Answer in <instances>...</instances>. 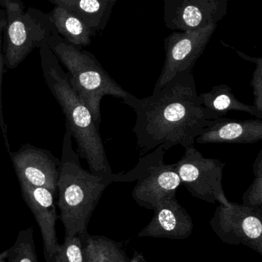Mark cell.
Returning a JSON list of instances; mask_svg holds the SVG:
<instances>
[{
	"label": "cell",
	"instance_id": "11",
	"mask_svg": "<svg viewBox=\"0 0 262 262\" xmlns=\"http://www.w3.org/2000/svg\"><path fill=\"white\" fill-rule=\"evenodd\" d=\"M18 180L50 190L57 196L60 160L46 149L25 143L18 150H7Z\"/></svg>",
	"mask_w": 262,
	"mask_h": 262
},
{
	"label": "cell",
	"instance_id": "23",
	"mask_svg": "<svg viewBox=\"0 0 262 262\" xmlns=\"http://www.w3.org/2000/svg\"><path fill=\"white\" fill-rule=\"evenodd\" d=\"M236 52L243 59L252 61V62L256 64V69H255L253 75H252L251 86L253 89V105L259 112H262V58L248 56L247 55L239 52V51L236 50Z\"/></svg>",
	"mask_w": 262,
	"mask_h": 262
},
{
	"label": "cell",
	"instance_id": "21",
	"mask_svg": "<svg viewBox=\"0 0 262 262\" xmlns=\"http://www.w3.org/2000/svg\"><path fill=\"white\" fill-rule=\"evenodd\" d=\"M53 262H83V241L79 235L66 237L60 245Z\"/></svg>",
	"mask_w": 262,
	"mask_h": 262
},
{
	"label": "cell",
	"instance_id": "18",
	"mask_svg": "<svg viewBox=\"0 0 262 262\" xmlns=\"http://www.w3.org/2000/svg\"><path fill=\"white\" fill-rule=\"evenodd\" d=\"M83 262H130L121 243L107 237L90 235L82 238Z\"/></svg>",
	"mask_w": 262,
	"mask_h": 262
},
{
	"label": "cell",
	"instance_id": "26",
	"mask_svg": "<svg viewBox=\"0 0 262 262\" xmlns=\"http://www.w3.org/2000/svg\"><path fill=\"white\" fill-rule=\"evenodd\" d=\"M5 0H0V6H3V2H4ZM48 1H49V0H48Z\"/></svg>",
	"mask_w": 262,
	"mask_h": 262
},
{
	"label": "cell",
	"instance_id": "22",
	"mask_svg": "<svg viewBox=\"0 0 262 262\" xmlns=\"http://www.w3.org/2000/svg\"><path fill=\"white\" fill-rule=\"evenodd\" d=\"M6 14L4 9H0V129L4 138L6 149L10 150L9 139H8L7 125L5 121L4 115H3V78L4 72V55L3 49V31L6 27Z\"/></svg>",
	"mask_w": 262,
	"mask_h": 262
},
{
	"label": "cell",
	"instance_id": "4",
	"mask_svg": "<svg viewBox=\"0 0 262 262\" xmlns=\"http://www.w3.org/2000/svg\"><path fill=\"white\" fill-rule=\"evenodd\" d=\"M47 45L66 69L71 85L99 126L102 121L100 104L103 97L109 95L123 100L129 92L111 78L90 52L72 46L58 35L49 37Z\"/></svg>",
	"mask_w": 262,
	"mask_h": 262
},
{
	"label": "cell",
	"instance_id": "24",
	"mask_svg": "<svg viewBox=\"0 0 262 262\" xmlns=\"http://www.w3.org/2000/svg\"><path fill=\"white\" fill-rule=\"evenodd\" d=\"M130 262H147L146 258L139 252H135L134 253L133 258L131 259Z\"/></svg>",
	"mask_w": 262,
	"mask_h": 262
},
{
	"label": "cell",
	"instance_id": "9",
	"mask_svg": "<svg viewBox=\"0 0 262 262\" xmlns=\"http://www.w3.org/2000/svg\"><path fill=\"white\" fill-rule=\"evenodd\" d=\"M216 24L192 32H173L164 39L166 59L155 88H159L181 73H192L213 35Z\"/></svg>",
	"mask_w": 262,
	"mask_h": 262
},
{
	"label": "cell",
	"instance_id": "5",
	"mask_svg": "<svg viewBox=\"0 0 262 262\" xmlns=\"http://www.w3.org/2000/svg\"><path fill=\"white\" fill-rule=\"evenodd\" d=\"M6 14L3 49L5 66L14 69L36 48L47 44L52 35H58L49 12L33 7L25 10L21 0H5Z\"/></svg>",
	"mask_w": 262,
	"mask_h": 262
},
{
	"label": "cell",
	"instance_id": "2",
	"mask_svg": "<svg viewBox=\"0 0 262 262\" xmlns=\"http://www.w3.org/2000/svg\"><path fill=\"white\" fill-rule=\"evenodd\" d=\"M39 55L45 81L64 114L66 128L76 142L80 158L86 160L89 171L93 173H112L99 126L90 111L71 85L66 71L47 44L40 48Z\"/></svg>",
	"mask_w": 262,
	"mask_h": 262
},
{
	"label": "cell",
	"instance_id": "12",
	"mask_svg": "<svg viewBox=\"0 0 262 262\" xmlns=\"http://www.w3.org/2000/svg\"><path fill=\"white\" fill-rule=\"evenodd\" d=\"M18 183L23 200L39 226L45 259L47 262H53L60 246L55 231L58 218L55 206L57 196L46 188L32 186L23 180H18Z\"/></svg>",
	"mask_w": 262,
	"mask_h": 262
},
{
	"label": "cell",
	"instance_id": "8",
	"mask_svg": "<svg viewBox=\"0 0 262 262\" xmlns=\"http://www.w3.org/2000/svg\"><path fill=\"white\" fill-rule=\"evenodd\" d=\"M210 225L223 243L243 245L262 255V209L232 202L220 204Z\"/></svg>",
	"mask_w": 262,
	"mask_h": 262
},
{
	"label": "cell",
	"instance_id": "19",
	"mask_svg": "<svg viewBox=\"0 0 262 262\" xmlns=\"http://www.w3.org/2000/svg\"><path fill=\"white\" fill-rule=\"evenodd\" d=\"M6 262H39L35 252L33 229L20 231L13 246L8 249Z\"/></svg>",
	"mask_w": 262,
	"mask_h": 262
},
{
	"label": "cell",
	"instance_id": "10",
	"mask_svg": "<svg viewBox=\"0 0 262 262\" xmlns=\"http://www.w3.org/2000/svg\"><path fill=\"white\" fill-rule=\"evenodd\" d=\"M229 0H164L165 26L174 32H192L216 24L227 15Z\"/></svg>",
	"mask_w": 262,
	"mask_h": 262
},
{
	"label": "cell",
	"instance_id": "27",
	"mask_svg": "<svg viewBox=\"0 0 262 262\" xmlns=\"http://www.w3.org/2000/svg\"><path fill=\"white\" fill-rule=\"evenodd\" d=\"M6 258H4V259L1 260V261H0V262H6Z\"/></svg>",
	"mask_w": 262,
	"mask_h": 262
},
{
	"label": "cell",
	"instance_id": "20",
	"mask_svg": "<svg viewBox=\"0 0 262 262\" xmlns=\"http://www.w3.org/2000/svg\"><path fill=\"white\" fill-rule=\"evenodd\" d=\"M253 173L255 178L243 196V205L262 209V149L254 162Z\"/></svg>",
	"mask_w": 262,
	"mask_h": 262
},
{
	"label": "cell",
	"instance_id": "13",
	"mask_svg": "<svg viewBox=\"0 0 262 262\" xmlns=\"http://www.w3.org/2000/svg\"><path fill=\"white\" fill-rule=\"evenodd\" d=\"M154 212L153 218L138 233V237L182 240L190 236L193 222L176 197L163 202Z\"/></svg>",
	"mask_w": 262,
	"mask_h": 262
},
{
	"label": "cell",
	"instance_id": "14",
	"mask_svg": "<svg viewBox=\"0 0 262 262\" xmlns=\"http://www.w3.org/2000/svg\"><path fill=\"white\" fill-rule=\"evenodd\" d=\"M262 140V120L229 119L211 121L195 142L206 143H255Z\"/></svg>",
	"mask_w": 262,
	"mask_h": 262
},
{
	"label": "cell",
	"instance_id": "15",
	"mask_svg": "<svg viewBox=\"0 0 262 262\" xmlns=\"http://www.w3.org/2000/svg\"><path fill=\"white\" fill-rule=\"evenodd\" d=\"M198 98L209 121L224 118L232 111L246 112L262 119V112L255 106L244 104L237 99L232 93V89L226 84L215 86L210 92L198 95Z\"/></svg>",
	"mask_w": 262,
	"mask_h": 262
},
{
	"label": "cell",
	"instance_id": "17",
	"mask_svg": "<svg viewBox=\"0 0 262 262\" xmlns=\"http://www.w3.org/2000/svg\"><path fill=\"white\" fill-rule=\"evenodd\" d=\"M58 35L65 41L78 49L89 46L95 33L72 11L60 6H55L49 12Z\"/></svg>",
	"mask_w": 262,
	"mask_h": 262
},
{
	"label": "cell",
	"instance_id": "25",
	"mask_svg": "<svg viewBox=\"0 0 262 262\" xmlns=\"http://www.w3.org/2000/svg\"><path fill=\"white\" fill-rule=\"evenodd\" d=\"M7 254L8 249L7 250H5L4 252H1V253H0V261L4 259V258H6V257H7Z\"/></svg>",
	"mask_w": 262,
	"mask_h": 262
},
{
	"label": "cell",
	"instance_id": "3",
	"mask_svg": "<svg viewBox=\"0 0 262 262\" xmlns=\"http://www.w3.org/2000/svg\"><path fill=\"white\" fill-rule=\"evenodd\" d=\"M57 183V205L66 237L87 235V226L105 189L115 183V175L93 173L82 166L72 147V134L66 128Z\"/></svg>",
	"mask_w": 262,
	"mask_h": 262
},
{
	"label": "cell",
	"instance_id": "16",
	"mask_svg": "<svg viewBox=\"0 0 262 262\" xmlns=\"http://www.w3.org/2000/svg\"><path fill=\"white\" fill-rule=\"evenodd\" d=\"M55 6H63L76 14L88 27L101 33L107 26L112 9L118 0H49Z\"/></svg>",
	"mask_w": 262,
	"mask_h": 262
},
{
	"label": "cell",
	"instance_id": "1",
	"mask_svg": "<svg viewBox=\"0 0 262 262\" xmlns=\"http://www.w3.org/2000/svg\"><path fill=\"white\" fill-rule=\"evenodd\" d=\"M123 104L136 114L132 129L141 155L162 145L169 150L176 145L193 146L195 139L210 124L200 103L192 73H181L145 98L129 93Z\"/></svg>",
	"mask_w": 262,
	"mask_h": 262
},
{
	"label": "cell",
	"instance_id": "6",
	"mask_svg": "<svg viewBox=\"0 0 262 262\" xmlns=\"http://www.w3.org/2000/svg\"><path fill=\"white\" fill-rule=\"evenodd\" d=\"M165 154L160 145L153 152L140 157L133 169L115 175V183L137 181L132 195L142 207L154 210L163 202L176 197L181 180L175 163H165Z\"/></svg>",
	"mask_w": 262,
	"mask_h": 262
},
{
	"label": "cell",
	"instance_id": "7",
	"mask_svg": "<svg viewBox=\"0 0 262 262\" xmlns=\"http://www.w3.org/2000/svg\"><path fill=\"white\" fill-rule=\"evenodd\" d=\"M185 149L184 156L175 163L181 184L195 198L229 206L231 202L223 187L226 163L217 159L206 158L194 146Z\"/></svg>",
	"mask_w": 262,
	"mask_h": 262
}]
</instances>
